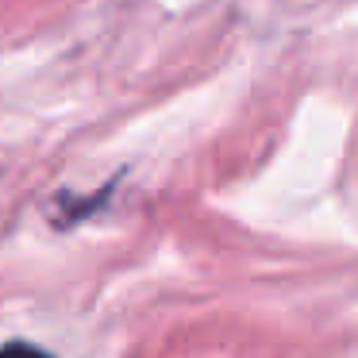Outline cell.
Returning <instances> with one entry per match:
<instances>
[{"mask_svg":"<svg viewBox=\"0 0 358 358\" xmlns=\"http://www.w3.org/2000/svg\"><path fill=\"white\" fill-rule=\"evenodd\" d=\"M0 358H55V355L27 339H12V343H0Z\"/></svg>","mask_w":358,"mask_h":358,"instance_id":"1","label":"cell"}]
</instances>
